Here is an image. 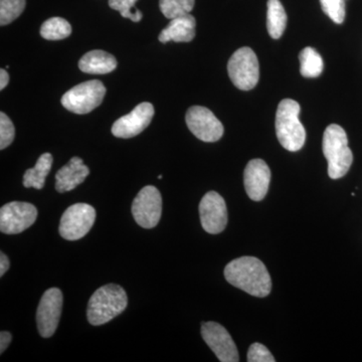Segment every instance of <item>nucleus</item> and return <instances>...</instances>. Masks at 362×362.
<instances>
[{
  "mask_svg": "<svg viewBox=\"0 0 362 362\" xmlns=\"http://www.w3.org/2000/svg\"><path fill=\"white\" fill-rule=\"evenodd\" d=\"M71 26L65 18H52L45 21L40 28V35L47 40H59L70 37Z\"/></svg>",
  "mask_w": 362,
  "mask_h": 362,
  "instance_id": "nucleus-22",
  "label": "nucleus"
},
{
  "mask_svg": "<svg viewBox=\"0 0 362 362\" xmlns=\"http://www.w3.org/2000/svg\"><path fill=\"white\" fill-rule=\"evenodd\" d=\"M128 304L127 294L121 286L105 285L90 296L87 318L94 326L103 325L120 315Z\"/></svg>",
  "mask_w": 362,
  "mask_h": 362,
  "instance_id": "nucleus-2",
  "label": "nucleus"
},
{
  "mask_svg": "<svg viewBox=\"0 0 362 362\" xmlns=\"http://www.w3.org/2000/svg\"><path fill=\"white\" fill-rule=\"evenodd\" d=\"M244 182L247 194L252 201H263L271 182V170L266 162L262 159L250 161L245 169Z\"/></svg>",
  "mask_w": 362,
  "mask_h": 362,
  "instance_id": "nucleus-15",
  "label": "nucleus"
},
{
  "mask_svg": "<svg viewBox=\"0 0 362 362\" xmlns=\"http://www.w3.org/2000/svg\"><path fill=\"white\" fill-rule=\"evenodd\" d=\"M195 26L197 21L192 14L178 16L171 20L168 25L162 30L158 39L163 44L171 40L175 42H192L195 37Z\"/></svg>",
  "mask_w": 362,
  "mask_h": 362,
  "instance_id": "nucleus-17",
  "label": "nucleus"
},
{
  "mask_svg": "<svg viewBox=\"0 0 362 362\" xmlns=\"http://www.w3.org/2000/svg\"><path fill=\"white\" fill-rule=\"evenodd\" d=\"M106 88L101 81L92 80L71 88L62 98V105L75 114H88L103 102Z\"/></svg>",
  "mask_w": 362,
  "mask_h": 362,
  "instance_id": "nucleus-5",
  "label": "nucleus"
},
{
  "mask_svg": "<svg viewBox=\"0 0 362 362\" xmlns=\"http://www.w3.org/2000/svg\"><path fill=\"white\" fill-rule=\"evenodd\" d=\"M247 361L249 362H275V358L265 345L261 343H254L250 346L247 351Z\"/></svg>",
  "mask_w": 362,
  "mask_h": 362,
  "instance_id": "nucleus-28",
  "label": "nucleus"
},
{
  "mask_svg": "<svg viewBox=\"0 0 362 362\" xmlns=\"http://www.w3.org/2000/svg\"><path fill=\"white\" fill-rule=\"evenodd\" d=\"M300 73L305 78H317L323 71V59L320 54L312 49L305 47L299 54Z\"/></svg>",
  "mask_w": 362,
  "mask_h": 362,
  "instance_id": "nucleus-21",
  "label": "nucleus"
},
{
  "mask_svg": "<svg viewBox=\"0 0 362 362\" xmlns=\"http://www.w3.org/2000/svg\"><path fill=\"white\" fill-rule=\"evenodd\" d=\"M37 218V207L28 202H13L0 209V230L6 235L23 233L32 226Z\"/></svg>",
  "mask_w": 362,
  "mask_h": 362,
  "instance_id": "nucleus-9",
  "label": "nucleus"
},
{
  "mask_svg": "<svg viewBox=\"0 0 362 362\" xmlns=\"http://www.w3.org/2000/svg\"><path fill=\"white\" fill-rule=\"evenodd\" d=\"M228 76L238 89L250 90L258 84L259 66L256 54L250 47L233 52L228 64Z\"/></svg>",
  "mask_w": 362,
  "mask_h": 362,
  "instance_id": "nucleus-6",
  "label": "nucleus"
},
{
  "mask_svg": "<svg viewBox=\"0 0 362 362\" xmlns=\"http://www.w3.org/2000/svg\"><path fill=\"white\" fill-rule=\"evenodd\" d=\"M185 121L188 129L202 141L216 142L223 137V124L206 107H190L187 112Z\"/></svg>",
  "mask_w": 362,
  "mask_h": 362,
  "instance_id": "nucleus-10",
  "label": "nucleus"
},
{
  "mask_svg": "<svg viewBox=\"0 0 362 362\" xmlns=\"http://www.w3.org/2000/svg\"><path fill=\"white\" fill-rule=\"evenodd\" d=\"M11 339H13V335L7 331H2L0 333V354H4L7 349V347L11 344Z\"/></svg>",
  "mask_w": 362,
  "mask_h": 362,
  "instance_id": "nucleus-29",
  "label": "nucleus"
},
{
  "mask_svg": "<svg viewBox=\"0 0 362 362\" xmlns=\"http://www.w3.org/2000/svg\"><path fill=\"white\" fill-rule=\"evenodd\" d=\"M321 7L326 16L338 25H341L345 18L344 0H320Z\"/></svg>",
  "mask_w": 362,
  "mask_h": 362,
  "instance_id": "nucleus-26",
  "label": "nucleus"
},
{
  "mask_svg": "<svg viewBox=\"0 0 362 362\" xmlns=\"http://www.w3.org/2000/svg\"><path fill=\"white\" fill-rule=\"evenodd\" d=\"M199 216L206 233L218 235L228 225V209L225 199L216 192H207L199 204Z\"/></svg>",
  "mask_w": 362,
  "mask_h": 362,
  "instance_id": "nucleus-13",
  "label": "nucleus"
},
{
  "mask_svg": "<svg viewBox=\"0 0 362 362\" xmlns=\"http://www.w3.org/2000/svg\"><path fill=\"white\" fill-rule=\"evenodd\" d=\"M9 266H11L9 259L7 258L6 254L1 252V255H0V276H1V277L6 273L7 270H8Z\"/></svg>",
  "mask_w": 362,
  "mask_h": 362,
  "instance_id": "nucleus-30",
  "label": "nucleus"
},
{
  "mask_svg": "<svg viewBox=\"0 0 362 362\" xmlns=\"http://www.w3.org/2000/svg\"><path fill=\"white\" fill-rule=\"evenodd\" d=\"M267 11V28L274 40L282 37L287 25V14L280 0H268Z\"/></svg>",
  "mask_w": 362,
  "mask_h": 362,
  "instance_id": "nucleus-20",
  "label": "nucleus"
},
{
  "mask_svg": "<svg viewBox=\"0 0 362 362\" xmlns=\"http://www.w3.org/2000/svg\"><path fill=\"white\" fill-rule=\"evenodd\" d=\"M9 82L8 73L4 69L0 70V89L4 90Z\"/></svg>",
  "mask_w": 362,
  "mask_h": 362,
  "instance_id": "nucleus-31",
  "label": "nucleus"
},
{
  "mask_svg": "<svg viewBox=\"0 0 362 362\" xmlns=\"http://www.w3.org/2000/svg\"><path fill=\"white\" fill-rule=\"evenodd\" d=\"M78 68L86 74L105 75L117 68V59L109 52L95 49L87 52L78 62Z\"/></svg>",
  "mask_w": 362,
  "mask_h": 362,
  "instance_id": "nucleus-18",
  "label": "nucleus"
},
{
  "mask_svg": "<svg viewBox=\"0 0 362 362\" xmlns=\"http://www.w3.org/2000/svg\"><path fill=\"white\" fill-rule=\"evenodd\" d=\"M202 337L221 362L240 361L237 345L223 326L216 322L202 323Z\"/></svg>",
  "mask_w": 362,
  "mask_h": 362,
  "instance_id": "nucleus-12",
  "label": "nucleus"
},
{
  "mask_svg": "<svg viewBox=\"0 0 362 362\" xmlns=\"http://www.w3.org/2000/svg\"><path fill=\"white\" fill-rule=\"evenodd\" d=\"M300 105L292 99H284L276 113V134L279 142L288 151H299L304 146L306 131L300 122Z\"/></svg>",
  "mask_w": 362,
  "mask_h": 362,
  "instance_id": "nucleus-4",
  "label": "nucleus"
},
{
  "mask_svg": "<svg viewBox=\"0 0 362 362\" xmlns=\"http://www.w3.org/2000/svg\"><path fill=\"white\" fill-rule=\"evenodd\" d=\"M52 156L51 153H44L37 159L33 168L28 169L23 175V187H33L35 189H42L45 185V178L49 175L52 165Z\"/></svg>",
  "mask_w": 362,
  "mask_h": 362,
  "instance_id": "nucleus-19",
  "label": "nucleus"
},
{
  "mask_svg": "<svg viewBox=\"0 0 362 362\" xmlns=\"http://www.w3.org/2000/svg\"><path fill=\"white\" fill-rule=\"evenodd\" d=\"M96 220V211L87 204H73L66 209L59 221V232L62 238L77 240L90 232Z\"/></svg>",
  "mask_w": 362,
  "mask_h": 362,
  "instance_id": "nucleus-7",
  "label": "nucleus"
},
{
  "mask_svg": "<svg viewBox=\"0 0 362 362\" xmlns=\"http://www.w3.org/2000/svg\"><path fill=\"white\" fill-rule=\"evenodd\" d=\"M90 169L85 165L84 161L80 157H73L65 166H63L56 175L57 192H71L75 189L78 185L84 182L89 175Z\"/></svg>",
  "mask_w": 362,
  "mask_h": 362,
  "instance_id": "nucleus-16",
  "label": "nucleus"
},
{
  "mask_svg": "<svg viewBox=\"0 0 362 362\" xmlns=\"http://www.w3.org/2000/svg\"><path fill=\"white\" fill-rule=\"evenodd\" d=\"M25 0H0V25H9L23 13Z\"/></svg>",
  "mask_w": 362,
  "mask_h": 362,
  "instance_id": "nucleus-24",
  "label": "nucleus"
},
{
  "mask_svg": "<svg viewBox=\"0 0 362 362\" xmlns=\"http://www.w3.org/2000/svg\"><path fill=\"white\" fill-rule=\"evenodd\" d=\"M322 149L328 161V175L332 180L343 177L350 169L354 154L349 146V138L341 126L331 124L323 135Z\"/></svg>",
  "mask_w": 362,
  "mask_h": 362,
  "instance_id": "nucleus-3",
  "label": "nucleus"
},
{
  "mask_svg": "<svg viewBox=\"0 0 362 362\" xmlns=\"http://www.w3.org/2000/svg\"><path fill=\"white\" fill-rule=\"evenodd\" d=\"M226 280L252 296L264 298L272 290L271 276L263 262L255 257L233 259L225 268Z\"/></svg>",
  "mask_w": 362,
  "mask_h": 362,
  "instance_id": "nucleus-1",
  "label": "nucleus"
},
{
  "mask_svg": "<svg viewBox=\"0 0 362 362\" xmlns=\"http://www.w3.org/2000/svg\"><path fill=\"white\" fill-rule=\"evenodd\" d=\"M153 115V105L148 102L139 104L129 114L121 117L113 124L112 134L123 139L135 137L148 127Z\"/></svg>",
  "mask_w": 362,
  "mask_h": 362,
  "instance_id": "nucleus-14",
  "label": "nucleus"
},
{
  "mask_svg": "<svg viewBox=\"0 0 362 362\" xmlns=\"http://www.w3.org/2000/svg\"><path fill=\"white\" fill-rule=\"evenodd\" d=\"M136 1L137 0H109V6L119 11L124 18L138 23L142 20V13L135 8Z\"/></svg>",
  "mask_w": 362,
  "mask_h": 362,
  "instance_id": "nucleus-25",
  "label": "nucleus"
},
{
  "mask_svg": "<svg viewBox=\"0 0 362 362\" xmlns=\"http://www.w3.org/2000/svg\"><path fill=\"white\" fill-rule=\"evenodd\" d=\"M194 6V0H159L161 13L170 20L190 13Z\"/></svg>",
  "mask_w": 362,
  "mask_h": 362,
  "instance_id": "nucleus-23",
  "label": "nucleus"
},
{
  "mask_svg": "<svg viewBox=\"0 0 362 362\" xmlns=\"http://www.w3.org/2000/svg\"><path fill=\"white\" fill-rule=\"evenodd\" d=\"M63 293L58 288L47 290L37 311V329L40 337H52L58 328L63 307Z\"/></svg>",
  "mask_w": 362,
  "mask_h": 362,
  "instance_id": "nucleus-11",
  "label": "nucleus"
},
{
  "mask_svg": "<svg viewBox=\"0 0 362 362\" xmlns=\"http://www.w3.org/2000/svg\"><path fill=\"white\" fill-rule=\"evenodd\" d=\"M162 214V197L156 187H143L132 204V214L136 223L144 228L158 225Z\"/></svg>",
  "mask_w": 362,
  "mask_h": 362,
  "instance_id": "nucleus-8",
  "label": "nucleus"
},
{
  "mask_svg": "<svg viewBox=\"0 0 362 362\" xmlns=\"http://www.w3.org/2000/svg\"><path fill=\"white\" fill-rule=\"evenodd\" d=\"M14 126L13 121L4 112L0 113V149L7 148L13 142Z\"/></svg>",
  "mask_w": 362,
  "mask_h": 362,
  "instance_id": "nucleus-27",
  "label": "nucleus"
}]
</instances>
